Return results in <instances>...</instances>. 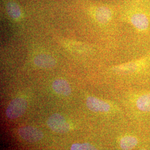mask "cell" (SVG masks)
Returning <instances> with one entry per match:
<instances>
[{
	"mask_svg": "<svg viewBox=\"0 0 150 150\" xmlns=\"http://www.w3.org/2000/svg\"><path fill=\"white\" fill-rule=\"evenodd\" d=\"M129 21L134 27L139 31H145L148 29L150 17L140 2H136L134 8L130 12Z\"/></svg>",
	"mask_w": 150,
	"mask_h": 150,
	"instance_id": "1",
	"label": "cell"
},
{
	"mask_svg": "<svg viewBox=\"0 0 150 150\" xmlns=\"http://www.w3.org/2000/svg\"><path fill=\"white\" fill-rule=\"evenodd\" d=\"M27 107L26 101L23 98L18 97L13 99L7 107L6 114L10 119H16L20 117L25 112Z\"/></svg>",
	"mask_w": 150,
	"mask_h": 150,
	"instance_id": "2",
	"label": "cell"
},
{
	"mask_svg": "<svg viewBox=\"0 0 150 150\" xmlns=\"http://www.w3.org/2000/svg\"><path fill=\"white\" fill-rule=\"evenodd\" d=\"M49 128L54 132L64 134L69 132L70 125L63 116L59 113L52 115L47 121Z\"/></svg>",
	"mask_w": 150,
	"mask_h": 150,
	"instance_id": "3",
	"label": "cell"
},
{
	"mask_svg": "<svg viewBox=\"0 0 150 150\" xmlns=\"http://www.w3.org/2000/svg\"><path fill=\"white\" fill-rule=\"evenodd\" d=\"M18 134L22 139L30 142L39 141L43 138V132L35 127L26 126L20 128Z\"/></svg>",
	"mask_w": 150,
	"mask_h": 150,
	"instance_id": "4",
	"label": "cell"
},
{
	"mask_svg": "<svg viewBox=\"0 0 150 150\" xmlns=\"http://www.w3.org/2000/svg\"><path fill=\"white\" fill-rule=\"evenodd\" d=\"M86 105L89 110L95 112H107L111 109L109 103L94 97H88Z\"/></svg>",
	"mask_w": 150,
	"mask_h": 150,
	"instance_id": "5",
	"label": "cell"
},
{
	"mask_svg": "<svg viewBox=\"0 0 150 150\" xmlns=\"http://www.w3.org/2000/svg\"><path fill=\"white\" fill-rule=\"evenodd\" d=\"M145 64V59H139L137 61H132L121 65H118L117 66H115L113 67V70L121 72H134L140 70Z\"/></svg>",
	"mask_w": 150,
	"mask_h": 150,
	"instance_id": "6",
	"label": "cell"
},
{
	"mask_svg": "<svg viewBox=\"0 0 150 150\" xmlns=\"http://www.w3.org/2000/svg\"><path fill=\"white\" fill-rule=\"evenodd\" d=\"M34 63L40 68L51 69L55 66L56 61L53 57L48 54H42L35 57Z\"/></svg>",
	"mask_w": 150,
	"mask_h": 150,
	"instance_id": "7",
	"label": "cell"
},
{
	"mask_svg": "<svg viewBox=\"0 0 150 150\" xmlns=\"http://www.w3.org/2000/svg\"><path fill=\"white\" fill-rule=\"evenodd\" d=\"M112 16L111 10L106 6H100L95 11V18L100 23L106 24L110 21Z\"/></svg>",
	"mask_w": 150,
	"mask_h": 150,
	"instance_id": "8",
	"label": "cell"
},
{
	"mask_svg": "<svg viewBox=\"0 0 150 150\" xmlns=\"http://www.w3.org/2000/svg\"><path fill=\"white\" fill-rule=\"evenodd\" d=\"M52 88L55 92L60 95L69 96L71 93V88L66 81L57 79L52 83Z\"/></svg>",
	"mask_w": 150,
	"mask_h": 150,
	"instance_id": "9",
	"label": "cell"
},
{
	"mask_svg": "<svg viewBox=\"0 0 150 150\" xmlns=\"http://www.w3.org/2000/svg\"><path fill=\"white\" fill-rule=\"evenodd\" d=\"M136 105L141 111L150 112V93L140 96L136 101Z\"/></svg>",
	"mask_w": 150,
	"mask_h": 150,
	"instance_id": "10",
	"label": "cell"
},
{
	"mask_svg": "<svg viewBox=\"0 0 150 150\" xmlns=\"http://www.w3.org/2000/svg\"><path fill=\"white\" fill-rule=\"evenodd\" d=\"M138 139L134 136H127L123 137L120 141V147L123 150L133 149L138 144Z\"/></svg>",
	"mask_w": 150,
	"mask_h": 150,
	"instance_id": "11",
	"label": "cell"
},
{
	"mask_svg": "<svg viewBox=\"0 0 150 150\" xmlns=\"http://www.w3.org/2000/svg\"><path fill=\"white\" fill-rule=\"evenodd\" d=\"M7 11L8 15L14 20H18L21 16V9L16 2L10 1L6 5Z\"/></svg>",
	"mask_w": 150,
	"mask_h": 150,
	"instance_id": "12",
	"label": "cell"
},
{
	"mask_svg": "<svg viewBox=\"0 0 150 150\" xmlns=\"http://www.w3.org/2000/svg\"><path fill=\"white\" fill-rule=\"evenodd\" d=\"M71 150H98L93 145L87 144H75L72 145Z\"/></svg>",
	"mask_w": 150,
	"mask_h": 150,
	"instance_id": "13",
	"label": "cell"
},
{
	"mask_svg": "<svg viewBox=\"0 0 150 150\" xmlns=\"http://www.w3.org/2000/svg\"><path fill=\"white\" fill-rule=\"evenodd\" d=\"M145 150V149H141V150Z\"/></svg>",
	"mask_w": 150,
	"mask_h": 150,
	"instance_id": "14",
	"label": "cell"
}]
</instances>
